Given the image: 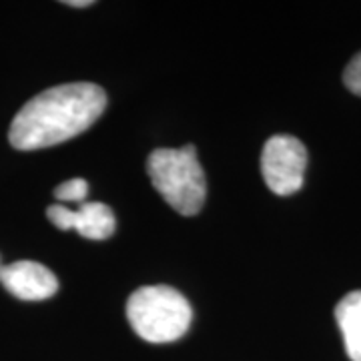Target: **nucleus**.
Returning <instances> with one entry per match:
<instances>
[{
	"label": "nucleus",
	"instance_id": "7ed1b4c3",
	"mask_svg": "<svg viewBox=\"0 0 361 361\" xmlns=\"http://www.w3.org/2000/svg\"><path fill=\"white\" fill-rule=\"evenodd\" d=\"M127 317L137 336L149 343H171L187 334L193 310L177 289L147 285L127 301Z\"/></svg>",
	"mask_w": 361,
	"mask_h": 361
},
{
	"label": "nucleus",
	"instance_id": "f8f14e48",
	"mask_svg": "<svg viewBox=\"0 0 361 361\" xmlns=\"http://www.w3.org/2000/svg\"><path fill=\"white\" fill-rule=\"evenodd\" d=\"M0 267H2V265H0Z\"/></svg>",
	"mask_w": 361,
	"mask_h": 361
},
{
	"label": "nucleus",
	"instance_id": "9b49d317",
	"mask_svg": "<svg viewBox=\"0 0 361 361\" xmlns=\"http://www.w3.org/2000/svg\"><path fill=\"white\" fill-rule=\"evenodd\" d=\"M65 4H68V6H90L92 0H68Z\"/></svg>",
	"mask_w": 361,
	"mask_h": 361
},
{
	"label": "nucleus",
	"instance_id": "6e6552de",
	"mask_svg": "<svg viewBox=\"0 0 361 361\" xmlns=\"http://www.w3.org/2000/svg\"><path fill=\"white\" fill-rule=\"evenodd\" d=\"M89 195V183L85 179H71L65 180L63 185H59L54 189V197L59 201H73V203H85Z\"/></svg>",
	"mask_w": 361,
	"mask_h": 361
},
{
	"label": "nucleus",
	"instance_id": "f03ea898",
	"mask_svg": "<svg viewBox=\"0 0 361 361\" xmlns=\"http://www.w3.org/2000/svg\"><path fill=\"white\" fill-rule=\"evenodd\" d=\"M147 173L159 195L177 213L191 217L203 209L207 180L193 145L153 151L147 161Z\"/></svg>",
	"mask_w": 361,
	"mask_h": 361
},
{
	"label": "nucleus",
	"instance_id": "39448f33",
	"mask_svg": "<svg viewBox=\"0 0 361 361\" xmlns=\"http://www.w3.org/2000/svg\"><path fill=\"white\" fill-rule=\"evenodd\" d=\"M0 283L8 293L25 301H42L59 291V279L37 261H14L0 267Z\"/></svg>",
	"mask_w": 361,
	"mask_h": 361
},
{
	"label": "nucleus",
	"instance_id": "0eeeda50",
	"mask_svg": "<svg viewBox=\"0 0 361 361\" xmlns=\"http://www.w3.org/2000/svg\"><path fill=\"white\" fill-rule=\"evenodd\" d=\"M336 322L349 360L361 361V291L348 293L337 303Z\"/></svg>",
	"mask_w": 361,
	"mask_h": 361
},
{
	"label": "nucleus",
	"instance_id": "423d86ee",
	"mask_svg": "<svg viewBox=\"0 0 361 361\" xmlns=\"http://www.w3.org/2000/svg\"><path fill=\"white\" fill-rule=\"evenodd\" d=\"M115 213L104 203H87L85 201L75 209L73 229L87 239H92V241L109 239L115 233Z\"/></svg>",
	"mask_w": 361,
	"mask_h": 361
},
{
	"label": "nucleus",
	"instance_id": "1a4fd4ad",
	"mask_svg": "<svg viewBox=\"0 0 361 361\" xmlns=\"http://www.w3.org/2000/svg\"><path fill=\"white\" fill-rule=\"evenodd\" d=\"M47 217L54 227H59L61 231H73V217H75V209L65 205H51L47 209Z\"/></svg>",
	"mask_w": 361,
	"mask_h": 361
},
{
	"label": "nucleus",
	"instance_id": "f257e3e1",
	"mask_svg": "<svg viewBox=\"0 0 361 361\" xmlns=\"http://www.w3.org/2000/svg\"><path fill=\"white\" fill-rule=\"evenodd\" d=\"M106 109V94L92 82H68L37 94L14 116L8 139L18 151H37L75 139Z\"/></svg>",
	"mask_w": 361,
	"mask_h": 361
},
{
	"label": "nucleus",
	"instance_id": "20e7f679",
	"mask_svg": "<svg viewBox=\"0 0 361 361\" xmlns=\"http://www.w3.org/2000/svg\"><path fill=\"white\" fill-rule=\"evenodd\" d=\"M307 169V149L291 135H275L261 153V173L275 195L297 193L303 187Z\"/></svg>",
	"mask_w": 361,
	"mask_h": 361
},
{
	"label": "nucleus",
	"instance_id": "9d476101",
	"mask_svg": "<svg viewBox=\"0 0 361 361\" xmlns=\"http://www.w3.org/2000/svg\"><path fill=\"white\" fill-rule=\"evenodd\" d=\"M343 82L353 94L361 97V52L351 59V63L343 71Z\"/></svg>",
	"mask_w": 361,
	"mask_h": 361
}]
</instances>
